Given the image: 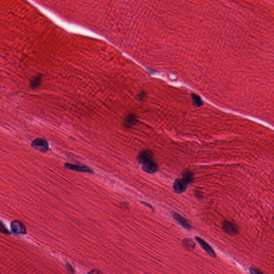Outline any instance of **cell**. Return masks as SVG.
Returning <instances> with one entry per match:
<instances>
[{
	"mask_svg": "<svg viewBox=\"0 0 274 274\" xmlns=\"http://www.w3.org/2000/svg\"><path fill=\"white\" fill-rule=\"evenodd\" d=\"M88 274H103L102 272L97 270V269H93L91 271H89Z\"/></svg>",
	"mask_w": 274,
	"mask_h": 274,
	"instance_id": "15",
	"label": "cell"
},
{
	"mask_svg": "<svg viewBox=\"0 0 274 274\" xmlns=\"http://www.w3.org/2000/svg\"><path fill=\"white\" fill-rule=\"evenodd\" d=\"M188 185V183L185 180H184L183 178L182 179H177L175 180L173 188L174 190L176 193L180 194L185 192L186 189L187 188V186Z\"/></svg>",
	"mask_w": 274,
	"mask_h": 274,
	"instance_id": "5",
	"label": "cell"
},
{
	"mask_svg": "<svg viewBox=\"0 0 274 274\" xmlns=\"http://www.w3.org/2000/svg\"><path fill=\"white\" fill-rule=\"evenodd\" d=\"M138 161L142 164L145 172L153 174L159 169L158 164L154 161L153 153L150 151L146 150L141 152L138 156Z\"/></svg>",
	"mask_w": 274,
	"mask_h": 274,
	"instance_id": "1",
	"label": "cell"
},
{
	"mask_svg": "<svg viewBox=\"0 0 274 274\" xmlns=\"http://www.w3.org/2000/svg\"><path fill=\"white\" fill-rule=\"evenodd\" d=\"M31 146L35 150L45 153L48 150V144L47 141L41 138H37L33 141Z\"/></svg>",
	"mask_w": 274,
	"mask_h": 274,
	"instance_id": "2",
	"label": "cell"
},
{
	"mask_svg": "<svg viewBox=\"0 0 274 274\" xmlns=\"http://www.w3.org/2000/svg\"><path fill=\"white\" fill-rule=\"evenodd\" d=\"M182 178L189 184L192 183L193 181V175L191 171L187 170L183 173Z\"/></svg>",
	"mask_w": 274,
	"mask_h": 274,
	"instance_id": "10",
	"label": "cell"
},
{
	"mask_svg": "<svg viewBox=\"0 0 274 274\" xmlns=\"http://www.w3.org/2000/svg\"><path fill=\"white\" fill-rule=\"evenodd\" d=\"M0 232L3 234H10L9 231L6 228V226L4 225V224L2 221H0Z\"/></svg>",
	"mask_w": 274,
	"mask_h": 274,
	"instance_id": "13",
	"label": "cell"
},
{
	"mask_svg": "<svg viewBox=\"0 0 274 274\" xmlns=\"http://www.w3.org/2000/svg\"><path fill=\"white\" fill-rule=\"evenodd\" d=\"M138 122L137 116L134 114H130L126 116V118L124 121V125L126 127L131 128L132 126L135 125Z\"/></svg>",
	"mask_w": 274,
	"mask_h": 274,
	"instance_id": "9",
	"label": "cell"
},
{
	"mask_svg": "<svg viewBox=\"0 0 274 274\" xmlns=\"http://www.w3.org/2000/svg\"><path fill=\"white\" fill-rule=\"evenodd\" d=\"M196 241L198 242V243L200 244V245L203 248V249L209 255H210L211 256H212L213 258L216 257V254H215L214 251L212 249V247H211L210 245L207 243V242H205L204 240H203L201 238L198 237H196Z\"/></svg>",
	"mask_w": 274,
	"mask_h": 274,
	"instance_id": "7",
	"label": "cell"
},
{
	"mask_svg": "<svg viewBox=\"0 0 274 274\" xmlns=\"http://www.w3.org/2000/svg\"><path fill=\"white\" fill-rule=\"evenodd\" d=\"M143 204H144L145 205V206H148V207H150V208H151V209H153V207H152L150 204H147V203L143 202Z\"/></svg>",
	"mask_w": 274,
	"mask_h": 274,
	"instance_id": "18",
	"label": "cell"
},
{
	"mask_svg": "<svg viewBox=\"0 0 274 274\" xmlns=\"http://www.w3.org/2000/svg\"><path fill=\"white\" fill-rule=\"evenodd\" d=\"M67 270L70 273V274H73L74 273L73 269V267L69 264H67Z\"/></svg>",
	"mask_w": 274,
	"mask_h": 274,
	"instance_id": "16",
	"label": "cell"
},
{
	"mask_svg": "<svg viewBox=\"0 0 274 274\" xmlns=\"http://www.w3.org/2000/svg\"><path fill=\"white\" fill-rule=\"evenodd\" d=\"M12 231L16 234H25L26 229L25 226L18 221H14L11 224Z\"/></svg>",
	"mask_w": 274,
	"mask_h": 274,
	"instance_id": "6",
	"label": "cell"
},
{
	"mask_svg": "<svg viewBox=\"0 0 274 274\" xmlns=\"http://www.w3.org/2000/svg\"><path fill=\"white\" fill-rule=\"evenodd\" d=\"M64 166L65 168L67 169L75 171H78V172H87V173H90L92 174L93 173V170L89 167L85 166H79V165H77V164H70V163H65Z\"/></svg>",
	"mask_w": 274,
	"mask_h": 274,
	"instance_id": "4",
	"label": "cell"
},
{
	"mask_svg": "<svg viewBox=\"0 0 274 274\" xmlns=\"http://www.w3.org/2000/svg\"><path fill=\"white\" fill-rule=\"evenodd\" d=\"M145 93H144V92H142L139 95V100H143V99L145 98Z\"/></svg>",
	"mask_w": 274,
	"mask_h": 274,
	"instance_id": "17",
	"label": "cell"
},
{
	"mask_svg": "<svg viewBox=\"0 0 274 274\" xmlns=\"http://www.w3.org/2000/svg\"><path fill=\"white\" fill-rule=\"evenodd\" d=\"M192 100H193L194 103L196 105L197 107H200L202 105V101L200 99V97L196 95V94H192Z\"/></svg>",
	"mask_w": 274,
	"mask_h": 274,
	"instance_id": "12",
	"label": "cell"
},
{
	"mask_svg": "<svg viewBox=\"0 0 274 274\" xmlns=\"http://www.w3.org/2000/svg\"><path fill=\"white\" fill-rule=\"evenodd\" d=\"M172 215L175 220L177 221L184 228L187 230H191L192 229V226L190 225V224L188 223V221L186 220L185 218H183L180 214H178L177 212H174Z\"/></svg>",
	"mask_w": 274,
	"mask_h": 274,
	"instance_id": "8",
	"label": "cell"
},
{
	"mask_svg": "<svg viewBox=\"0 0 274 274\" xmlns=\"http://www.w3.org/2000/svg\"><path fill=\"white\" fill-rule=\"evenodd\" d=\"M222 229L227 234L232 236L236 235L238 232V228L236 225L228 221H226L223 222Z\"/></svg>",
	"mask_w": 274,
	"mask_h": 274,
	"instance_id": "3",
	"label": "cell"
},
{
	"mask_svg": "<svg viewBox=\"0 0 274 274\" xmlns=\"http://www.w3.org/2000/svg\"><path fill=\"white\" fill-rule=\"evenodd\" d=\"M249 271L250 274H263V273L261 272L259 269L253 267L250 268Z\"/></svg>",
	"mask_w": 274,
	"mask_h": 274,
	"instance_id": "14",
	"label": "cell"
},
{
	"mask_svg": "<svg viewBox=\"0 0 274 274\" xmlns=\"http://www.w3.org/2000/svg\"><path fill=\"white\" fill-rule=\"evenodd\" d=\"M183 246L188 250H193L196 246L194 242L190 239H184L183 240Z\"/></svg>",
	"mask_w": 274,
	"mask_h": 274,
	"instance_id": "11",
	"label": "cell"
}]
</instances>
